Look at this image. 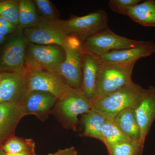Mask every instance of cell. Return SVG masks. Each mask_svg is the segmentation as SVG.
Returning a JSON list of instances; mask_svg holds the SVG:
<instances>
[{
	"mask_svg": "<svg viewBox=\"0 0 155 155\" xmlns=\"http://www.w3.org/2000/svg\"><path fill=\"white\" fill-rule=\"evenodd\" d=\"M144 90L132 81L112 93L95 100L91 110L113 121L122 111L127 108H135L141 100Z\"/></svg>",
	"mask_w": 155,
	"mask_h": 155,
	"instance_id": "6da1fadb",
	"label": "cell"
},
{
	"mask_svg": "<svg viewBox=\"0 0 155 155\" xmlns=\"http://www.w3.org/2000/svg\"><path fill=\"white\" fill-rule=\"evenodd\" d=\"M135 63H101L96 82L94 100L132 82L131 76Z\"/></svg>",
	"mask_w": 155,
	"mask_h": 155,
	"instance_id": "7a4b0ae2",
	"label": "cell"
},
{
	"mask_svg": "<svg viewBox=\"0 0 155 155\" xmlns=\"http://www.w3.org/2000/svg\"><path fill=\"white\" fill-rule=\"evenodd\" d=\"M107 13L97 10L82 17L72 15L66 20L56 22L67 35L76 36L83 42L94 35L108 28Z\"/></svg>",
	"mask_w": 155,
	"mask_h": 155,
	"instance_id": "3957f363",
	"label": "cell"
},
{
	"mask_svg": "<svg viewBox=\"0 0 155 155\" xmlns=\"http://www.w3.org/2000/svg\"><path fill=\"white\" fill-rule=\"evenodd\" d=\"M28 41L23 29L17 27L0 48V72L18 73L26 71Z\"/></svg>",
	"mask_w": 155,
	"mask_h": 155,
	"instance_id": "277c9868",
	"label": "cell"
},
{
	"mask_svg": "<svg viewBox=\"0 0 155 155\" xmlns=\"http://www.w3.org/2000/svg\"><path fill=\"white\" fill-rule=\"evenodd\" d=\"M65 58V51L61 46L27 44L26 67L28 71L45 70L57 73Z\"/></svg>",
	"mask_w": 155,
	"mask_h": 155,
	"instance_id": "5b68a950",
	"label": "cell"
},
{
	"mask_svg": "<svg viewBox=\"0 0 155 155\" xmlns=\"http://www.w3.org/2000/svg\"><path fill=\"white\" fill-rule=\"evenodd\" d=\"M147 42L120 36L108 28L85 40L82 42V49L85 52L99 57L111 51L136 47Z\"/></svg>",
	"mask_w": 155,
	"mask_h": 155,
	"instance_id": "8992f818",
	"label": "cell"
},
{
	"mask_svg": "<svg viewBox=\"0 0 155 155\" xmlns=\"http://www.w3.org/2000/svg\"><path fill=\"white\" fill-rule=\"evenodd\" d=\"M26 86V92H47L54 96L58 100L75 90L58 73L41 70H27Z\"/></svg>",
	"mask_w": 155,
	"mask_h": 155,
	"instance_id": "52a82bcc",
	"label": "cell"
},
{
	"mask_svg": "<svg viewBox=\"0 0 155 155\" xmlns=\"http://www.w3.org/2000/svg\"><path fill=\"white\" fill-rule=\"evenodd\" d=\"M57 102L59 115L65 126L73 130L76 129L78 116L89 112L93 104L81 90L76 89L58 100Z\"/></svg>",
	"mask_w": 155,
	"mask_h": 155,
	"instance_id": "ba28073f",
	"label": "cell"
},
{
	"mask_svg": "<svg viewBox=\"0 0 155 155\" xmlns=\"http://www.w3.org/2000/svg\"><path fill=\"white\" fill-rule=\"evenodd\" d=\"M28 42L40 45H57L64 47L67 36L55 22L41 17L38 25L23 29Z\"/></svg>",
	"mask_w": 155,
	"mask_h": 155,
	"instance_id": "9c48e42d",
	"label": "cell"
},
{
	"mask_svg": "<svg viewBox=\"0 0 155 155\" xmlns=\"http://www.w3.org/2000/svg\"><path fill=\"white\" fill-rule=\"evenodd\" d=\"M65 58L57 73L72 88L81 90L82 85L83 49L74 50L64 46Z\"/></svg>",
	"mask_w": 155,
	"mask_h": 155,
	"instance_id": "30bf717a",
	"label": "cell"
},
{
	"mask_svg": "<svg viewBox=\"0 0 155 155\" xmlns=\"http://www.w3.org/2000/svg\"><path fill=\"white\" fill-rule=\"evenodd\" d=\"M54 96L47 92H26L20 103L24 116L34 115L41 120L47 117L58 102Z\"/></svg>",
	"mask_w": 155,
	"mask_h": 155,
	"instance_id": "8fae6325",
	"label": "cell"
},
{
	"mask_svg": "<svg viewBox=\"0 0 155 155\" xmlns=\"http://www.w3.org/2000/svg\"><path fill=\"white\" fill-rule=\"evenodd\" d=\"M140 131V141L144 144L147 135L155 120V87L145 89L140 101L135 109Z\"/></svg>",
	"mask_w": 155,
	"mask_h": 155,
	"instance_id": "7c38bea8",
	"label": "cell"
},
{
	"mask_svg": "<svg viewBox=\"0 0 155 155\" xmlns=\"http://www.w3.org/2000/svg\"><path fill=\"white\" fill-rule=\"evenodd\" d=\"M27 70L9 73L0 83V104H20L26 92Z\"/></svg>",
	"mask_w": 155,
	"mask_h": 155,
	"instance_id": "4fadbf2b",
	"label": "cell"
},
{
	"mask_svg": "<svg viewBox=\"0 0 155 155\" xmlns=\"http://www.w3.org/2000/svg\"><path fill=\"white\" fill-rule=\"evenodd\" d=\"M23 117L20 104H0V147L14 136L16 127Z\"/></svg>",
	"mask_w": 155,
	"mask_h": 155,
	"instance_id": "5bb4252c",
	"label": "cell"
},
{
	"mask_svg": "<svg viewBox=\"0 0 155 155\" xmlns=\"http://www.w3.org/2000/svg\"><path fill=\"white\" fill-rule=\"evenodd\" d=\"M155 53V44L148 41L136 47L114 50L99 57L101 63H130Z\"/></svg>",
	"mask_w": 155,
	"mask_h": 155,
	"instance_id": "9a60e30c",
	"label": "cell"
},
{
	"mask_svg": "<svg viewBox=\"0 0 155 155\" xmlns=\"http://www.w3.org/2000/svg\"><path fill=\"white\" fill-rule=\"evenodd\" d=\"M101 64L98 57L84 51L82 54V77L81 91L93 102L98 72Z\"/></svg>",
	"mask_w": 155,
	"mask_h": 155,
	"instance_id": "2e32d148",
	"label": "cell"
},
{
	"mask_svg": "<svg viewBox=\"0 0 155 155\" xmlns=\"http://www.w3.org/2000/svg\"><path fill=\"white\" fill-rule=\"evenodd\" d=\"M126 16L145 26L155 27V0H147L130 7Z\"/></svg>",
	"mask_w": 155,
	"mask_h": 155,
	"instance_id": "e0dca14e",
	"label": "cell"
},
{
	"mask_svg": "<svg viewBox=\"0 0 155 155\" xmlns=\"http://www.w3.org/2000/svg\"><path fill=\"white\" fill-rule=\"evenodd\" d=\"M135 108L125 109L119 113L113 120L120 129L133 141H139L140 131Z\"/></svg>",
	"mask_w": 155,
	"mask_h": 155,
	"instance_id": "ac0fdd59",
	"label": "cell"
},
{
	"mask_svg": "<svg viewBox=\"0 0 155 155\" xmlns=\"http://www.w3.org/2000/svg\"><path fill=\"white\" fill-rule=\"evenodd\" d=\"M106 120L103 115L94 110L84 114L82 119L84 136L97 139L102 142V129Z\"/></svg>",
	"mask_w": 155,
	"mask_h": 155,
	"instance_id": "d6986e66",
	"label": "cell"
},
{
	"mask_svg": "<svg viewBox=\"0 0 155 155\" xmlns=\"http://www.w3.org/2000/svg\"><path fill=\"white\" fill-rule=\"evenodd\" d=\"M102 135V142L106 147L132 140L119 128L114 121L108 119L103 125Z\"/></svg>",
	"mask_w": 155,
	"mask_h": 155,
	"instance_id": "ffe728a7",
	"label": "cell"
},
{
	"mask_svg": "<svg viewBox=\"0 0 155 155\" xmlns=\"http://www.w3.org/2000/svg\"><path fill=\"white\" fill-rule=\"evenodd\" d=\"M35 148V143L32 139L12 137L5 142L2 149L6 154H16L33 150Z\"/></svg>",
	"mask_w": 155,
	"mask_h": 155,
	"instance_id": "44dd1931",
	"label": "cell"
},
{
	"mask_svg": "<svg viewBox=\"0 0 155 155\" xmlns=\"http://www.w3.org/2000/svg\"><path fill=\"white\" fill-rule=\"evenodd\" d=\"M144 145L140 141L131 140L106 147L109 155H142Z\"/></svg>",
	"mask_w": 155,
	"mask_h": 155,
	"instance_id": "7402d4cb",
	"label": "cell"
},
{
	"mask_svg": "<svg viewBox=\"0 0 155 155\" xmlns=\"http://www.w3.org/2000/svg\"><path fill=\"white\" fill-rule=\"evenodd\" d=\"M19 1H0V17L17 27L19 25Z\"/></svg>",
	"mask_w": 155,
	"mask_h": 155,
	"instance_id": "603a6c76",
	"label": "cell"
},
{
	"mask_svg": "<svg viewBox=\"0 0 155 155\" xmlns=\"http://www.w3.org/2000/svg\"><path fill=\"white\" fill-rule=\"evenodd\" d=\"M37 11L40 17L43 19L52 22L60 20L58 12L54 6L49 0H34L33 1Z\"/></svg>",
	"mask_w": 155,
	"mask_h": 155,
	"instance_id": "cb8c5ba5",
	"label": "cell"
},
{
	"mask_svg": "<svg viewBox=\"0 0 155 155\" xmlns=\"http://www.w3.org/2000/svg\"><path fill=\"white\" fill-rule=\"evenodd\" d=\"M141 2L140 0H110L109 1V6L115 13L126 16L129 8Z\"/></svg>",
	"mask_w": 155,
	"mask_h": 155,
	"instance_id": "d4e9b609",
	"label": "cell"
},
{
	"mask_svg": "<svg viewBox=\"0 0 155 155\" xmlns=\"http://www.w3.org/2000/svg\"><path fill=\"white\" fill-rule=\"evenodd\" d=\"M27 28L34 27L39 23L41 17L37 11L33 1L26 0Z\"/></svg>",
	"mask_w": 155,
	"mask_h": 155,
	"instance_id": "484cf974",
	"label": "cell"
},
{
	"mask_svg": "<svg viewBox=\"0 0 155 155\" xmlns=\"http://www.w3.org/2000/svg\"><path fill=\"white\" fill-rule=\"evenodd\" d=\"M17 27L24 29L27 28L26 0H19V25Z\"/></svg>",
	"mask_w": 155,
	"mask_h": 155,
	"instance_id": "4316f807",
	"label": "cell"
},
{
	"mask_svg": "<svg viewBox=\"0 0 155 155\" xmlns=\"http://www.w3.org/2000/svg\"><path fill=\"white\" fill-rule=\"evenodd\" d=\"M64 46L67 47L72 49L80 50L82 49V42L76 36L68 35Z\"/></svg>",
	"mask_w": 155,
	"mask_h": 155,
	"instance_id": "83f0119b",
	"label": "cell"
},
{
	"mask_svg": "<svg viewBox=\"0 0 155 155\" xmlns=\"http://www.w3.org/2000/svg\"><path fill=\"white\" fill-rule=\"evenodd\" d=\"M48 155H78L77 151L73 147L67 148L63 150H60L54 153L48 154Z\"/></svg>",
	"mask_w": 155,
	"mask_h": 155,
	"instance_id": "f1b7e54d",
	"label": "cell"
},
{
	"mask_svg": "<svg viewBox=\"0 0 155 155\" xmlns=\"http://www.w3.org/2000/svg\"><path fill=\"white\" fill-rule=\"evenodd\" d=\"M6 154V153H5ZM6 155H35V150L23 152L16 154H6Z\"/></svg>",
	"mask_w": 155,
	"mask_h": 155,
	"instance_id": "f546056e",
	"label": "cell"
},
{
	"mask_svg": "<svg viewBox=\"0 0 155 155\" xmlns=\"http://www.w3.org/2000/svg\"><path fill=\"white\" fill-rule=\"evenodd\" d=\"M13 25V24L9 22L8 20H6V19H4L2 17H0V26H2V25Z\"/></svg>",
	"mask_w": 155,
	"mask_h": 155,
	"instance_id": "4dcf8cb0",
	"label": "cell"
},
{
	"mask_svg": "<svg viewBox=\"0 0 155 155\" xmlns=\"http://www.w3.org/2000/svg\"><path fill=\"white\" fill-rule=\"evenodd\" d=\"M9 73L8 72H0V83L5 78Z\"/></svg>",
	"mask_w": 155,
	"mask_h": 155,
	"instance_id": "1f68e13d",
	"label": "cell"
},
{
	"mask_svg": "<svg viewBox=\"0 0 155 155\" xmlns=\"http://www.w3.org/2000/svg\"><path fill=\"white\" fill-rule=\"evenodd\" d=\"M6 39V36L0 33V47L5 42Z\"/></svg>",
	"mask_w": 155,
	"mask_h": 155,
	"instance_id": "d6a6232c",
	"label": "cell"
},
{
	"mask_svg": "<svg viewBox=\"0 0 155 155\" xmlns=\"http://www.w3.org/2000/svg\"><path fill=\"white\" fill-rule=\"evenodd\" d=\"M0 155H6L5 153L4 152L2 147H0Z\"/></svg>",
	"mask_w": 155,
	"mask_h": 155,
	"instance_id": "836d02e7",
	"label": "cell"
},
{
	"mask_svg": "<svg viewBox=\"0 0 155 155\" xmlns=\"http://www.w3.org/2000/svg\"><path fill=\"white\" fill-rule=\"evenodd\" d=\"M154 154H155V150H154Z\"/></svg>",
	"mask_w": 155,
	"mask_h": 155,
	"instance_id": "e575fe53",
	"label": "cell"
}]
</instances>
